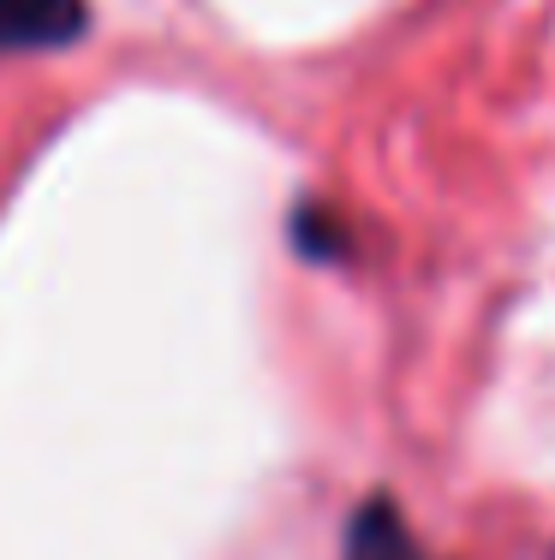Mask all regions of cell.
<instances>
[{"label": "cell", "mask_w": 555, "mask_h": 560, "mask_svg": "<svg viewBox=\"0 0 555 560\" xmlns=\"http://www.w3.org/2000/svg\"><path fill=\"white\" fill-rule=\"evenodd\" d=\"M90 31V0H0V55L72 48Z\"/></svg>", "instance_id": "1"}, {"label": "cell", "mask_w": 555, "mask_h": 560, "mask_svg": "<svg viewBox=\"0 0 555 560\" xmlns=\"http://www.w3.org/2000/svg\"><path fill=\"white\" fill-rule=\"evenodd\" d=\"M347 560H425V555L413 549V537H406L401 513L389 501H370L347 530Z\"/></svg>", "instance_id": "2"}]
</instances>
